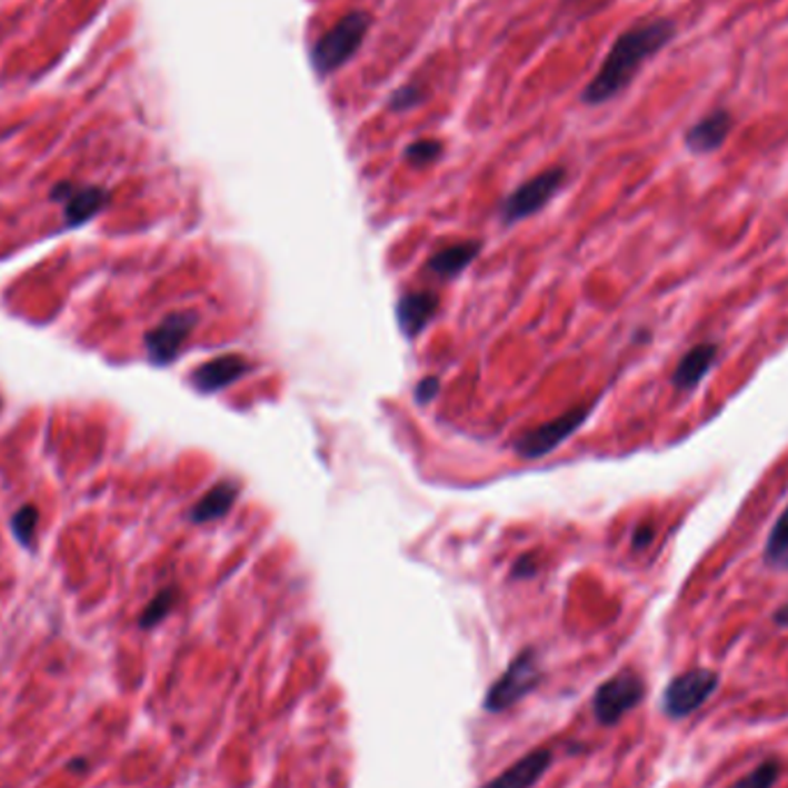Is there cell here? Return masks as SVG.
<instances>
[{
    "label": "cell",
    "instance_id": "1",
    "mask_svg": "<svg viewBox=\"0 0 788 788\" xmlns=\"http://www.w3.org/2000/svg\"><path fill=\"white\" fill-rule=\"evenodd\" d=\"M676 36L678 26L674 19H655L625 30L607 53L600 72L586 86L583 102L605 104L618 98V94L635 81L646 62L655 58L661 49H667L676 40Z\"/></svg>",
    "mask_w": 788,
    "mask_h": 788
},
{
    "label": "cell",
    "instance_id": "2",
    "mask_svg": "<svg viewBox=\"0 0 788 788\" xmlns=\"http://www.w3.org/2000/svg\"><path fill=\"white\" fill-rule=\"evenodd\" d=\"M371 17L367 12H351L337 21L328 33L311 47V66L319 77H328L343 68L362 47Z\"/></svg>",
    "mask_w": 788,
    "mask_h": 788
},
{
    "label": "cell",
    "instance_id": "3",
    "mask_svg": "<svg viewBox=\"0 0 788 788\" xmlns=\"http://www.w3.org/2000/svg\"><path fill=\"white\" fill-rule=\"evenodd\" d=\"M540 682H542V669L538 661V652L528 648L519 652L512 659V665L506 669V674L489 687L485 697V708L493 715L508 710L515 704H519L523 697H528Z\"/></svg>",
    "mask_w": 788,
    "mask_h": 788
},
{
    "label": "cell",
    "instance_id": "4",
    "mask_svg": "<svg viewBox=\"0 0 788 788\" xmlns=\"http://www.w3.org/2000/svg\"><path fill=\"white\" fill-rule=\"evenodd\" d=\"M646 695V685L641 676L635 671H620L618 676L609 678L600 689L595 691L592 710L595 717L605 727H614L629 710H635Z\"/></svg>",
    "mask_w": 788,
    "mask_h": 788
},
{
    "label": "cell",
    "instance_id": "5",
    "mask_svg": "<svg viewBox=\"0 0 788 788\" xmlns=\"http://www.w3.org/2000/svg\"><path fill=\"white\" fill-rule=\"evenodd\" d=\"M588 413H590V406H579V408H572V411L562 413L560 418H556L538 429L526 431L523 436H519L515 440L517 455H521L523 459H538V457L549 455L551 450H556L562 443V440L570 438L586 422Z\"/></svg>",
    "mask_w": 788,
    "mask_h": 788
},
{
    "label": "cell",
    "instance_id": "6",
    "mask_svg": "<svg viewBox=\"0 0 788 788\" xmlns=\"http://www.w3.org/2000/svg\"><path fill=\"white\" fill-rule=\"evenodd\" d=\"M565 169L553 167L540 176L530 178L528 182H523L517 192H512L508 197V201L502 203V219H506L508 225L519 222V219H526L530 215H535L538 210H542L560 189V184L565 182Z\"/></svg>",
    "mask_w": 788,
    "mask_h": 788
},
{
    "label": "cell",
    "instance_id": "7",
    "mask_svg": "<svg viewBox=\"0 0 788 788\" xmlns=\"http://www.w3.org/2000/svg\"><path fill=\"white\" fill-rule=\"evenodd\" d=\"M717 674L710 669H691L674 678L665 691V712L674 719L699 710L717 689Z\"/></svg>",
    "mask_w": 788,
    "mask_h": 788
},
{
    "label": "cell",
    "instance_id": "8",
    "mask_svg": "<svg viewBox=\"0 0 788 788\" xmlns=\"http://www.w3.org/2000/svg\"><path fill=\"white\" fill-rule=\"evenodd\" d=\"M197 326L194 311H176L146 335V351L152 365H169L178 358L182 343Z\"/></svg>",
    "mask_w": 788,
    "mask_h": 788
},
{
    "label": "cell",
    "instance_id": "9",
    "mask_svg": "<svg viewBox=\"0 0 788 788\" xmlns=\"http://www.w3.org/2000/svg\"><path fill=\"white\" fill-rule=\"evenodd\" d=\"M731 132L734 113L729 109H715L685 132V146L695 154H710L724 146Z\"/></svg>",
    "mask_w": 788,
    "mask_h": 788
},
{
    "label": "cell",
    "instance_id": "10",
    "mask_svg": "<svg viewBox=\"0 0 788 788\" xmlns=\"http://www.w3.org/2000/svg\"><path fill=\"white\" fill-rule=\"evenodd\" d=\"M251 369L242 356H219L192 371V386L203 395H215L233 386Z\"/></svg>",
    "mask_w": 788,
    "mask_h": 788
},
{
    "label": "cell",
    "instance_id": "11",
    "mask_svg": "<svg viewBox=\"0 0 788 788\" xmlns=\"http://www.w3.org/2000/svg\"><path fill=\"white\" fill-rule=\"evenodd\" d=\"M51 197L58 201H66V217L70 227H79L88 222V219L98 215L102 206L109 201V194L102 187H74L70 182L58 184L51 192Z\"/></svg>",
    "mask_w": 788,
    "mask_h": 788
},
{
    "label": "cell",
    "instance_id": "12",
    "mask_svg": "<svg viewBox=\"0 0 788 788\" xmlns=\"http://www.w3.org/2000/svg\"><path fill=\"white\" fill-rule=\"evenodd\" d=\"M551 761L553 756L549 749H532L506 772H500L496 779H491L485 788H532L551 768Z\"/></svg>",
    "mask_w": 788,
    "mask_h": 788
},
{
    "label": "cell",
    "instance_id": "13",
    "mask_svg": "<svg viewBox=\"0 0 788 788\" xmlns=\"http://www.w3.org/2000/svg\"><path fill=\"white\" fill-rule=\"evenodd\" d=\"M438 311V296L431 291H413L401 296L397 305V319L406 337H418Z\"/></svg>",
    "mask_w": 788,
    "mask_h": 788
},
{
    "label": "cell",
    "instance_id": "14",
    "mask_svg": "<svg viewBox=\"0 0 788 788\" xmlns=\"http://www.w3.org/2000/svg\"><path fill=\"white\" fill-rule=\"evenodd\" d=\"M717 358L715 343H699L695 349L687 351L674 371V386L680 390H691L699 386L701 378L710 371Z\"/></svg>",
    "mask_w": 788,
    "mask_h": 788
},
{
    "label": "cell",
    "instance_id": "15",
    "mask_svg": "<svg viewBox=\"0 0 788 788\" xmlns=\"http://www.w3.org/2000/svg\"><path fill=\"white\" fill-rule=\"evenodd\" d=\"M238 496H240V485L238 482H233V480L217 482L197 502L192 515H189V517H192L194 523H208V521H215V519H222L233 508V502H236Z\"/></svg>",
    "mask_w": 788,
    "mask_h": 788
},
{
    "label": "cell",
    "instance_id": "16",
    "mask_svg": "<svg viewBox=\"0 0 788 788\" xmlns=\"http://www.w3.org/2000/svg\"><path fill=\"white\" fill-rule=\"evenodd\" d=\"M482 249L480 240H470V242H459L452 247H446L436 251V255L429 259V270L438 277H452L457 272H461L463 268H468L472 261L478 259Z\"/></svg>",
    "mask_w": 788,
    "mask_h": 788
},
{
    "label": "cell",
    "instance_id": "17",
    "mask_svg": "<svg viewBox=\"0 0 788 788\" xmlns=\"http://www.w3.org/2000/svg\"><path fill=\"white\" fill-rule=\"evenodd\" d=\"M766 560L775 567H788V508L777 519L768 545H766Z\"/></svg>",
    "mask_w": 788,
    "mask_h": 788
},
{
    "label": "cell",
    "instance_id": "18",
    "mask_svg": "<svg viewBox=\"0 0 788 788\" xmlns=\"http://www.w3.org/2000/svg\"><path fill=\"white\" fill-rule=\"evenodd\" d=\"M176 600H178V590H176V588H164V590H160V592H157V595L152 597L150 605L143 609V614H141V618H139V625H141L143 629H150V627H154L157 622H162V620L171 614Z\"/></svg>",
    "mask_w": 788,
    "mask_h": 788
},
{
    "label": "cell",
    "instance_id": "19",
    "mask_svg": "<svg viewBox=\"0 0 788 788\" xmlns=\"http://www.w3.org/2000/svg\"><path fill=\"white\" fill-rule=\"evenodd\" d=\"M38 519H40V512H38L36 506H23V508L12 517V532H14V538H17L26 549L33 547Z\"/></svg>",
    "mask_w": 788,
    "mask_h": 788
},
{
    "label": "cell",
    "instance_id": "20",
    "mask_svg": "<svg viewBox=\"0 0 788 788\" xmlns=\"http://www.w3.org/2000/svg\"><path fill=\"white\" fill-rule=\"evenodd\" d=\"M440 154H443V146L433 139H420L406 148V160L416 167H427V164L436 162Z\"/></svg>",
    "mask_w": 788,
    "mask_h": 788
},
{
    "label": "cell",
    "instance_id": "21",
    "mask_svg": "<svg viewBox=\"0 0 788 788\" xmlns=\"http://www.w3.org/2000/svg\"><path fill=\"white\" fill-rule=\"evenodd\" d=\"M779 777V764L777 761H766L747 777H742L734 788H772Z\"/></svg>",
    "mask_w": 788,
    "mask_h": 788
},
{
    "label": "cell",
    "instance_id": "22",
    "mask_svg": "<svg viewBox=\"0 0 788 788\" xmlns=\"http://www.w3.org/2000/svg\"><path fill=\"white\" fill-rule=\"evenodd\" d=\"M422 100H425V94H422L420 88H416V86H403V88L395 90V94L390 98L388 107H390L392 111H406V109L418 107Z\"/></svg>",
    "mask_w": 788,
    "mask_h": 788
},
{
    "label": "cell",
    "instance_id": "23",
    "mask_svg": "<svg viewBox=\"0 0 788 788\" xmlns=\"http://www.w3.org/2000/svg\"><path fill=\"white\" fill-rule=\"evenodd\" d=\"M438 390H440L438 376H427V378H422V381H420L418 388H416V399H418V403L431 401V399L438 395Z\"/></svg>",
    "mask_w": 788,
    "mask_h": 788
},
{
    "label": "cell",
    "instance_id": "24",
    "mask_svg": "<svg viewBox=\"0 0 788 788\" xmlns=\"http://www.w3.org/2000/svg\"><path fill=\"white\" fill-rule=\"evenodd\" d=\"M532 558H521L517 565H515V570H512V577H530V575H535V565L530 562Z\"/></svg>",
    "mask_w": 788,
    "mask_h": 788
},
{
    "label": "cell",
    "instance_id": "25",
    "mask_svg": "<svg viewBox=\"0 0 788 788\" xmlns=\"http://www.w3.org/2000/svg\"><path fill=\"white\" fill-rule=\"evenodd\" d=\"M650 538H652V528H650V526H641V528L635 532V547H637V549L646 547V545L650 542Z\"/></svg>",
    "mask_w": 788,
    "mask_h": 788
},
{
    "label": "cell",
    "instance_id": "26",
    "mask_svg": "<svg viewBox=\"0 0 788 788\" xmlns=\"http://www.w3.org/2000/svg\"><path fill=\"white\" fill-rule=\"evenodd\" d=\"M777 622H779V625H788V607H784V609L777 614Z\"/></svg>",
    "mask_w": 788,
    "mask_h": 788
}]
</instances>
